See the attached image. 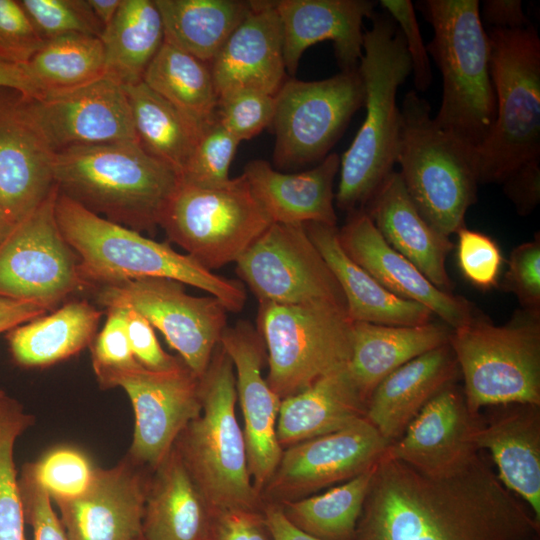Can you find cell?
I'll return each mask as SVG.
<instances>
[{"instance_id": "cell-59", "label": "cell", "mask_w": 540, "mask_h": 540, "mask_svg": "<svg viewBox=\"0 0 540 540\" xmlns=\"http://www.w3.org/2000/svg\"><path fill=\"white\" fill-rule=\"evenodd\" d=\"M122 0H87L93 14L106 28L114 19Z\"/></svg>"}, {"instance_id": "cell-60", "label": "cell", "mask_w": 540, "mask_h": 540, "mask_svg": "<svg viewBox=\"0 0 540 540\" xmlns=\"http://www.w3.org/2000/svg\"><path fill=\"white\" fill-rule=\"evenodd\" d=\"M14 223L0 217V242L8 234Z\"/></svg>"}, {"instance_id": "cell-41", "label": "cell", "mask_w": 540, "mask_h": 540, "mask_svg": "<svg viewBox=\"0 0 540 540\" xmlns=\"http://www.w3.org/2000/svg\"><path fill=\"white\" fill-rule=\"evenodd\" d=\"M31 423L19 404L0 398V540H27L13 451L17 437Z\"/></svg>"}, {"instance_id": "cell-62", "label": "cell", "mask_w": 540, "mask_h": 540, "mask_svg": "<svg viewBox=\"0 0 540 540\" xmlns=\"http://www.w3.org/2000/svg\"><path fill=\"white\" fill-rule=\"evenodd\" d=\"M3 396H5L4 392L0 391V398H2Z\"/></svg>"}, {"instance_id": "cell-19", "label": "cell", "mask_w": 540, "mask_h": 540, "mask_svg": "<svg viewBox=\"0 0 540 540\" xmlns=\"http://www.w3.org/2000/svg\"><path fill=\"white\" fill-rule=\"evenodd\" d=\"M220 345L234 367L248 467L253 485L261 495L283 451L276 435L282 400L262 375L267 360L266 347L261 334L250 322L239 321L227 326Z\"/></svg>"}, {"instance_id": "cell-55", "label": "cell", "mask_w": 540, "mask_h": 540, "mask_svg": "<svg viewBox=\"0 0 540 540\" xmlns=\"http://www.w3.org/2000/svg\"><path fill=\"white\" fill-rule=\"evenodd\" d=\"M480 18L490 28L498 29H518L531 24L520 0H485Z\"/></svg>"}, {"instance_id": "cell-24", "label": "cell", "mask_w": 540, "mask_h": 540, "mask_svg": "<svg viewBox=\"0 0 540 540\" xmlns=\"http://www.w3.org/2000/svg\"><path fill=\"white\" fill-rule=\"evenodd\" d=\"M54 157L23 97L0 98V205L9 221L21 219L49 194Z\"/></svg>"}, {"instance_id": "cell-32", "label": "cell", "mask_w": 540, "mask_h": 540, "mask_svg": "<svg viewBox=\"0 0 540 540\" xmlns=\"http://www.w3.org/2000/svg\"><path fill=\"white\" fill-rule=\"evenodd\" d=\"M451 332L452 328L443 322L415 326L353 322L348 369L366 402L390 373L448 344Z\"/></svg>"}, {"instance_id": "cell-13", "label": "cell", "mask_w": 540, "mask_h": 540, "mask_svg": "<svg viewBox=\"0 0 540 540\" xmlns=\"http://www.w3.org/2000/svg\"><path fill=\"white\" fill-rule=\"evenodd\" d=\"M58 192L55 184L0 242V296L50 310L87 287L79 273L78 258L57 223Z\"/></svg>"}, {"instance_id": "cell-57", "label": "cell", "mask_w": 540, "mask_h": 540, "mask_svg": "<svg viewBox=\"0 0 540 540\" xmlns=\"http://www.w3.org/2000/svg\"><path fill=\"white\" fill-rule=\"evenodd\" d=\"M262 512L274 540H321L292 524L280 504L265 503Z\"/></svg>"}, {"instance_id": "cell-58", "label": "cell", "mask_w": 540, "mask_h": 540, "mask_svg": "<svg viewBox=\"0 0 540 540\" xmlns=\"http://www.w3.org/2000/svg\"><path fill=\"white\" fill-rule=\"evenodd\" d=\"M0 88L16 91L24 98H38L39 93L24 65L0 59Z\"/></svg>"}, {"instance_id": "cell-15", "label": "cell", "mask_w": 540, "mask_h": 540, "mask_svg": "<svg viewBox=\"0 0 540 540\" xmlns=\"http://www.w3.org/2000/svg\"><path fill=\"white\" fill-rule=\"evenodd\" d=\"M95 375L102 388L121 387L129 396L135 426L127 457L150 471L201 412L200 378L185 363L169 371H151L137 363Z\"/></svg>"}, {"instance_id": "cell-5", "label": "cell", "mask_w": 540, "mask_h": 540, "mask_svg": "<svg viewBox=\"0 0 540 540\" xmlns=\"http://www.w3.org/2000/svg\"><path fill=\"white\" fill-rule=\"evenodd\" d=\"M418 6L433 29L426 48L443 82L434 121L477 149L496 116L491 44L480 18L479 1L425 0Z\"/></svg>"}, {"instance_id": "cell-21", "label": "cell", "mask_w": 540, "mask_h": 540, "mask_svg": "<svg viewBox=\"0 0 540 540\" xmlns=\"http://www.w3.org/2000/svg\"><path fill=\"white\" fill-rule=\"evenodd\" d=\"M338 231L347 255L394 295L425 306L452 329L477 316L469 300L436 287L393 249L364 210L350 212L345 225Z\"/></svg>"}, {"instance_id": "cell-44", "label": "cell", "mask_w": 540, "mask_h": 540, "mask_svg": "<svg viewBox=\"0 0 540 540\" xmlns=\"http://www.w3.org/2000/svg\"><path fill=\"white\" fill-rule=\"evenodd\" d=\"M32 24L45 40L64 35L83 34L99 37L103 26L87 0H21Z\"/></svg>"}, {"instance_id": "cell-40", "label": "cell", "mask_w": 540, "mask_h": 540, "mask_svg": "<svg viewBox=\"0 0 540 540\" xmlns=\"http://www.w3.org/2000/svg\"><path fill=\"white\" fill-rule=\"evenodd\" d=\"M24 67L39 97L70 90L105 76L104 47L96 36H60L46 40Z\"/></svg>"}, {"instance_id": "cell-49", "label": "cell", "mask_w": 540, "mask_h": 540, "mask_svg": "<svg viewBox=\"0 0 540 540\" xmlns=\"http://www.w3.org/2000/svg\"><path fill=\"white\" fill-rule=\"evenodd\" d=\"M381 6L397 24L412 66L417 91H426L432 83V70L428 51L422 40L414 4L410 0H381Z\"/></svg>"}, {"instance_id": "cell-51", "label": "cell", "mask_w": 540, "mask_h": 540, "mask_svg": "<svg viewBox=\"0 0 540 540\" xmlns=\"http://www.w3.org/2000/svg\"><path fill=\"white\" fill-rule=\"evenodd\" d=\"M25 521L32 527L34 540H67L63 526L52 508L51 498L34 478L28 464L18 479Z\"/></svg>"}, {"instance_id": "cell-20", "label": "cell", "mask_w": 540, "mask_h": 540, "mask_svg": "<svg viewBox=\"0 0 540 540\" xmlns=\"http://www.w3.org/2000/svg\"><path fill=\"white\" fill-rule=\"evenodd\" d=\"M128 457L96 468L77 497L55 500L67 540H139L150 475Z\"/></svg>"}, {"instance_id": "cell-7", "label": "cell", "mask_w": 540, "mask_h": 540, "mask_svg": "<svg viewBox=\"0 0 540 540\" xmlns=\"http://www.w3.org/2000/svg\"><path fill=\"white\" fill-rule=\"evenodd\" d=\"M396 163L405 189L422 217L450 237L477 201L476 149L439 127L426 99L405 94Z\"/></svg>"}, {"instance_id": "cell-29", "label": "cell", "mask_w": 540, "mask_h": 540, "mask_svg": "<svg viewBox=\"0 0 540 540\" xmlns=\"http://www.w3.org/2000/svg\"><path fill=\"white\" fill-rule=\"evenodd\" d=\"M459 376L449 343L424 353L377 385L368 399L365 418L391 444L401 437L422 408Z\"/></svg>"}, {"instance_id": "cell-53", "label": "cell", "mask_w": 540, "mask_h": 540, "mask_svg": "<svg viewBox=\"0 0 540 540\" xmlns=\"http://www.w3.org/2000/svg\"><path fill=\"white\" fill-rule=\"evenodd\" d=\"M208 540H274L263 512L245 509L216 510Z\"/></svg>"}, {"instance_id": "cell-37", "label": "cell", "mask_w": 540, "mask_h": 540, "mask_svg": "<svg viewBox=\"0 0 540 540\" xmlns=\"http://www.w3.org/2000/svg\"><path fill=\"white\" fill-rule=\"evenodd\" d=\"M142 81L201 130L216 120L218 96L208 63L164 41Z\"/></svg>"}, {"instance_id": "cell-4", "label": "cell", "mask_w": 540, "mask_h": 540, "mask_svg": "<svg viewBox=\"0 0 540 540\" xmlns=\"http://www.w3.org/2000/svg\"><path fill=\"white\" fill-rule=\"evenodd\" d=\"M53 180L61 194L89 211L153 232L180 178L139 142H118L56 152Z\"/></svg>"}, {"instance_id": "cell-50", "label": "cell", "mask_w": 540, "mask_h": 540, "mask_svg": "<svg viewBox=\"0 0 540 540\" xmlns=\"http://www.w3.org/2000/svg\"><path fill=\"white\" fill-rule=\"evenodd\" d=\"M91 354L95 374L138 363L129 342L125 309H107L106 322L93 343Z\"/></svg>"}, {"instance_id": "cell-36", "label": "cell", "mask_w": 540, "mask_h": 540, "mask_svg": "<svg viewBox=\"0 0 540 540\" xmlns=\"http://www.w3.org/2000/svg\"><path fill=\"white\" fill-rule=\"evenodd\" d=\"M100 39L105 76L122 86L142 81L164 42L163 23L154 0H122Z\"/></svg>"}, {"instance_id": "cell-43", "label": "cell", "mask_w": 540, "mask_h": 540, "mask_svg": "<svg viewBox=\"0 0 540 540\" xmlns=\"http://www.w3.org/2000/svg\"><path fill=\"white\" fill-rule=\"evenodd\" d=\"M28 466L34 478L54 501L82 494L96 470L84 453L71 447L50 450Z\"/></svg>"}, {"instance_id": "cell-42", "label": "cell", "mask_w": 540, "mask_h": 540, "mask_svg": "<svg viewBox=\"0 0 540 540\" xmlns=\"http://www.w3.org/2000/svg\"><path fill=\"white\" fill-rule=\"evenodd\" d=\"M240 142L215 120L200 133L180 180L198 186L227 183Z\"/></svg>"}, {"instance_id": "cell-23", "label": "cell", "mask_w": 540, "mask_h": 540, "mask_svg": "<svg viewBox=\"0 0 540 540\" xmlns=\"http://www.w3.org/2000/svg\"><path fill=\"white\" fill-rule=\"evenodd\" d=\"M209 66L218 101L241 91L276 95L286 80V68L275 1H253Z\"/></svg>"}, {"instance_id": "cell-47", "label": "cell", "mask_w": 540, "mask_h": 540, "mask_svg": "<svg viewBox=\"0 0 540 540\" xmlns=\"http://www.w3.org/2000/svg\"><path fill=\"white\" fill-rule=\"evenodd\" d=\"M508 267L499 286L512 293L522 309L540 312V236L516 246L510 253Z\"/></svg>"}, {"instance_id": "cell-1", "label": "cell", "mask_w": 540, "mask_h": 540, "mask_svg": "<svg viewBox=\"0 0 540 540\" xmlns=\"http://www.w3.org/2000/svg\"><path fill=\"white\" fill-rule=\"evenodd\" d=\"M355 540H540V521L479 453L439 476L383 456Z\"/></svg>"}, {"instance_id": "cell-35", "label": "cell", "mask_w": 540, "mask_h": 540, "mask_svg": "<svg viewBox=\"0 0 540 540\" xmlns=\"http://www.w3.org/2000/svg\"><path fill=\"white\" fill-rule=\"evenodd\" d=\"M164 29V41L210 63L235 28L248 15L253 1L154 0Z\"/></svg>"}, {"instance_id": "cell-12", "label": "cell", "mask_w": 540, "mask_h": 540, "mask_svg": "<svg viewBox=\"0 0 540 540\" xmlns=\"http://www.w3.org/2000/svg\"><path fill=\"white\" fill-rule=\"evenodd\" d=\"M364 97L358 68L317 81L285 80L276 93L272 122L275 165L297 168L322 161L364 106Z\"/></svg>"}, {"instance_id": "cell-56", "label": "cell", "mask_w": 540, "mask_h": 540, "mask_svg": "<svg viewBox=\"0 0 540 540\" xmlns=\"http://www.w3.org/2000/svg\"><path fill=\"white\" fill-rule=\"evenodd\" d=\"M47 311L33 302L0 296V333L41 317Z\"/></svg>"}, {"instance_id": "cell-9", "label": "cell", "mask_w": 540, "mask_h": 540, "mask_svg": "<svg viewBox=\"0 0 540 540\" xmlns=\"http://www.w3.org/2000/svg\"><path fill=\"white\" fill-rule=\"evenodd\" d=\"M449 344L473 416L494 405H540V312L521 308L501 325L477 315L452 329Z\"/></svg>"}, {"instance_id": "cell-17", "label": "cell", "mask_w": 540, "mask_h": 540, "mask_svg": "<svg viewBox=\"0 0 540 540\" xmlns=\"http://www.w3.org/2000/svg\"><path fill=\"white\" fill-rule=\"evenodd\" d=\"M390 443L364 417L284 448L261 496L284 504L350 480L377 465Z\"/></svg>"}, {"instance_id": "cell-54", "label": "cell", "mask_w": 540, "mask_h": 540, "mask_svg": "<svg viewBox=\"0 0 540 540\" xmlns=\"http://www.w3.org/2000/svg\"><path fill=\"white\" fill-rule=\"evenodd\" d=\"M501 185L519 215L531 214L540 202V160L522 165Z\"/></svg>"}, {"instance_id": "cell-34", "label": "cell", "mask_w": 540, "mask_h": 540, "mask_svg": "<svg viewBox=\"0 0 540 540\" xmlns=\"http://www.w3.org/2000/svg\"><path fill=\"white\" fill-rule=\"evenodd\" d=\"M102 314L87 301H71L13 328L7 336L13 359L25 367H47L70 358L92 343Z\"/></svg>"}, {"instance_id": "cell-31", "label": "cell", "mask_w": 540, "mask_h": 540, "mask_svg": "<svg viewBox=\"0 0 540 540\" xmlns=\"http://www.w3.org/2000/svg\"><path fill=\"white\" fill-rule=\"evenodd\" d=\"M214 512L173 446L150 475L142 539L208 540Z\"/></svg>"}, {"instance_id": "cell-8", "label": "cell", "mask_w": 540, "mask_h": 540, "mask_svg": "<svg viewBox=\"0 0 540 540\" xmlns=\"http://www.w3.org/2000/svg\"><path fill=\"white\" fill-rule=\"evenodd\" d=\"M496 116L476 149L479 184H502L522 165L540 160V38L528 25L489 28Z\"/></svg>"}, {"instance_id": "cell-26", "label": "cell", "mask_w": 540, "mask_h": 540, "mask_svg": "<svg viewBox=\"0 0 540 540\" xmlns=\"http://www.w3.org/2000/svg\"><path fill=\"white\" fill-rule=\"evenodd\" d=\"M474 434L477 450L490 452L502 484L524 501L540 521V405L490 406Z\"/></svg>"}, {"instance_id": "cell-22", "label": "cell", "mask_w": 540, "mask_h": 540, "mask_svg": "<svg viewBox=\"0 0 540 540\" xmlns=\"http://www.w3.org/2000/svg\"><path fill=\"white\" fill-rule=\"evenodd\" d=\"M480 422L481 416L468 411L462 389L451 383L422 408L384 456L425 475H444L479 453L474 434Z\"/></svg>"}, {"instance_id": "cell-18", "label": "cell", "mask_w": 540, "mask_h": 540, "mask_svg": "<svg viewBox=\"0 0 540 540\" xmlns=\"http://www.w3.org/2000/svg\"><path fill=\"white\" fill-rule=\"evenodd\" d=\"M23 99L55 153L79 146L139 142L125 90L107 76L74 89Z\"/></svg>"}, {"instance_id": "cell-61", "label": "cell", "mask_w": 540, "mask_h": 540, "mask_svg": "<svg viewBox=\"0 0 540 540\" xmlns=\"http://www.w3.org/2000/svg\"><path fill=\"white\" fill-rule=\"evenodd\" d=\"M0 217L8 220V218L6 217V215H5V213H4V211H3L2 207H1V205H0ZM8 221H9V220H8ZM10 222H11V221H10Z\"/></svg>"}, {"instance_id": "cell-52", "label": "cell", "mask_w": 540, "mask_h": 540, "mask_svg": "<svg viewBox=\"0 0 540 540\" xmlns=\"http://www.w3.org/2000/svg\"><path fill=\"white\" fill-rule=\"evenodd\" d=\"M125 310L132 353L142 367L151 371H169L184 363L180 357L162 349L152 325L142 315L131 309Z\"/></svg>"}, {"instance_id": "cell-28", "label": "cell", "mask_w": 540, "mask_h": 540, "mask_svg": "<svg viewBox=\"0 0 540 540\" xmlns=\"http://www.w3.org/2000/svg\"><path fill=\"white\" fill-rule=\"evenodd\" d=\"M384 240L415 265L436 287L452 292L446 260L450 237L435 230L419 213L398 172L393 171L363 209Z\"/></svg>"}, {"instance_id": "cell-6", "label": "cell", "mask_w": 540, "mask_h": 540, "mask_svg": "<svg viewBox=\"0 0 540 540\" xmlns=\"http://www.w3.org/2000/svg\"><path fill=\"white\" fill-rule=\"evenodd\" d=\"M202 408L174 443L194 482L216 510H263L248 467L243 431L236 417L231 359L221 347L200 378Z\"/></svg>"}, {"instance_id": "cell-11", "label": "cell", "mask_w": 540, "mask_h": 540, "mask_svg": "<svg viewBox=\"0 0 540 540\" xmlns=\"http://www.w3.org/2000/svg\"><path fill=\"white\" fill-rule=\"evenodd\" d=\"M271 224L242 173L217 186L179 180L159 226L170 241L213 271L236 262Z\"/></svg>"}, {"instance_id": "cell-45", "label": "cell", "mask_w": 540, "mask_h": 540, "mask_svg": "<svg viewBox=\"0 0 540 540\" xmlns=\"http://www.w3.org/2000/svg\"><path fill=\"white\" fill-rule=\"evenodd\" d=\"M276 95L241 91L219 99L215 118L239 142L272 125Z\"/></svg>"}, {"instance_id": "cell-27", "label": "cell", "mask_w": 540, "mask_h": 540, "mask_svg": "<svg viewBox=\"0 0 540 540\" xmlns=\"http://www.w3.org/2000/svg\"><path fill=\"white\" fill-rule=\"evenodd\" d=\"M339 168L340 156L331 153L298 173H283L265 160H253L243 174L271 223L336 226L334 180Z\"/></svg>"}, {"instance_id": "cell-3", "label": "cell", "mask_w": 540, "mask_h": 540, "mask_svg": "<svg viewBox=\"0 0 540 540\" xmlns=\"http://www.w3.org/2000/svg\"><path fill=\"white\" fill-rule=\"evenodd\" d=\"M363 34L358 72L364 85L365 118L349 148L340 157L336 205L363 210L394 171L400 136L398 88L412 73L411 60L395 21L385 12L372 16Z\"/></svg>"}, {"instance_id": "cell-25", "label": "cell", "mask_w": 540, "mask_h": 540, "mask_svg": "<svg viewBox=\"0 0 540 540\" xmlns=\"http://www.w3.org/2000/svg\"><path fill=\"white\" fill-rule=\"evenodd\" d=\"M286 71L294 74L305 50L333 43L341 71L356 70L363 54V20L374 15L370 0H278Z\"/></svg>"}, {"instance_id": "cell-10", "label": "cell", "mask_w": 540, "mask_h": 540, "mask_svg": "<svg viewBox=\"0 0 540 540\" xmlns=\"http://www.w3.org/2000/svg\"><path fill=\"white\" fill-rule=\"evenodd\" d=\"M352 324L346 306L336 303H259L257 330L266 347L270 388L283 400L346 366Z\"/></svg>"}, {"instance_id": "cell-46", "label": "cell", "mask_w": 540, "mask_h": 540, "mask_svg": "<svg viewBox=\"0 0 540 540\" xmlns=\"http://www.w3.org/2000/svg\"><path fill=\"white\" fill-rule=\"evenodd\" d=\"M456 234L457 265L462 276L483 291L498 287L503 256L497 242L491 236L466 226Z\"/></svg>"}, {"instance_id": "cell-16", "label": "cell", "mask_w": 540, "mask_h": 540, "mask_svg": "<svg viewBox=\"0 0 540 540\" xmlns=\"http://www.w3.org/2000/svg\"><path fill=\"white\" fill-rule=\"evenodd\" d=\"M236 272L259 303L346 306L336 278L304 225L272 223L237 259Z\"/></svg>"}, {"instance_id": "cell-38", "label": "cell", "mask_w": 540, "mask_h": 540, "mask_svg": "<svg viewBox=\"0 0 540 540\" xmlns=\"http://www.w3.org/2000/svg\"><path fill=\"white\" fill-rule=\"evenodd\" d=\"M123 88L140 145L180 178L202 130L143 81Z\"/></svg>"}, {"instance_id": "cell-14", "label": "cell", "mask_w": 540, "mask_h": 540, "mask_svg": "<svg viewBox=\"0 0 540 540\" xmlns=\"http://www.w3.org/2000/svg\"><path fill=\"white\" fill-rule=\"evenodd\" d=\"M108 308L131 309L157 328L199 378L206 372L227 325V309L213 296L187 294L184 284L145 277L97 288Z\"/></svg>"}, {"instance_id": "cell-39", "label": "cell", "mask_w": 540, "mask_h": 540, "mask_svg": "<svg viewBox=\"0 0 540 540\" xmlns=\"http://www.w3.org/2000/svg\"><path fill=\"white\" fill-rule=\"evenodd\" d=\"M375 467L322 494L282 504L284 515L321 540H355Z\"/></svg>"}, {"instance_id": "cell-30", "label": "cell", "mask_w": 540, "mask_h": 540, "mask_svg": "<svg viewBox=\"0 0 540 540\" xmlns=\"http://www.w3.org/2000/svg\"><path fill=\"white\" fill-rule=\"evenodd\" d=\"M305 230L336 278L352 322L415 326L432 321L425 306L394 295L344 251L337 226L309 222Z\"/></svg>"}, {"instance_id": "cell-33", "label": "cell", "mask_w": 540, "mask_h": 540, "mask_svg": "<svg viewBox=\"0 0 540 540\" xmlns=\"http://www.w3.org/2000/svg\"><path fill=\"white\" fill-rule=\"evenodd\" d=\"M367 402L348 364L281 401L276 435L282 449L364 418Z\"/></svg>"}, {"instance_id": "cell-2", "label": "cell", "mask_w": 540, "mask_h": 540, "mask_svg": "<svg viewBox=\"0 0 540 540\" xmlns=\"http://www.w3.org/2000/svg\"><path fill=\"white\" fill-rule=\"evenodd\" d=\"M55 214L87 287L162 277L206 291L227 311L239 312L245 305L246 291L240 281L215 274L168 243L101 217L60 192Z\"/></svg>"}, {"instance_id": "cell-63", "label": "cell", "mask_w": 540, "mask_h": 540, "mask_svg": "<svg viewBox=\"0 0 540 540\" xmlns=\"http://www.w3.org/2000/svg\"><path fill=\"white\" fill-rule=\"evenodd\" d=\"M139 540H143V539L141 538V539H139Z\"/></svg>"}, {"instance_id": "cell-48", "label": "cell", "mask_w": 540, "mask_h": 540, "mask_svg": "<svg viewBox=\"0 0 540 540\" xmlns=\"http://www.w3.org/2000/svg\"><path fill=\"white\" fill-rule=\"evenodd\" d=\"M19 1L0 0V59L25 65L44 46Z\"/></svg>"}]
</instances>
